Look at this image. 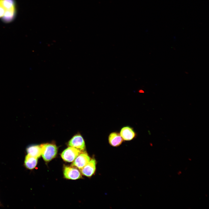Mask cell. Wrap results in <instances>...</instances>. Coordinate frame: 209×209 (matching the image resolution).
Segmentation results:
<instances>
[{
  "instance_id": "6da1fadb",
  "label": "cell",
  "mask_w": 209,
  "mask_h": 209,
  "mask_svg": "<svg viewBox=\"0 0 209 209\" xmlns=\"http://www.w3.org/2000/svg\"><path fill=\"white\" fill-rule=\"evenodd\" d=\"M41 155L45 161H49L55 157L57 150L55 145L46 143L41 145Z\"/></svg>"
},
{
  "instance_id": "7a4b0ae2",
  "label": "cell",
  "mask_w": 209,
  "mask_h": 209,
  "mask_svg": "<svg viewBox=\"0 0 209 209\" xmlns=\"http://www.w3.org/2000/svg\"><path fill=\"white\" fill-rule=\"evenodd\" d=\"M80 151L76 148L69 147L63 151L61 156L65 161L69 162H72L81 153Z\"/></svg>"
},
{
  "instance_id": "3957f363",
  "label": "cell",
  "mask_w": 209,
  "mask_h": 209,
  "mask_svg": "<svg viewBox=\"0 0 209 209\" xmlns=\"http://www.w3.org/2000/svg\"><path fill=\"white\" fill-rule=\"evenodd\" d=\"M90 160V157L87 153H81L74 160L71 166L77 167L80 170L85 166Z\"/></svg>"
},
{
  "instance_id": "277c9868",
  "label": "cell",
  "mask_w": 209,
  "mask_h": 209,
  "mask_svg": "<svg viewBox=\"0 0 209 209\" xmlns=\"http://www.w3.org/2000/svg\"><path fill=\"white\" fill-rule=\"evenodd\" d=\"M64 174L65 178L68 179L75 180L81 177L79 170L71 167L65 166L64 167Z\"/></svg>"
},
{
  "instance_id": "5b68a950",
  "label": "cell",
  "mask_w": 209,
  "mask_h": 209,
  "mask_svg": "<svg viewBox=\"0 0 209 209\" xmlns=\"http://www.w3.org/2000/svg\"><path fill=\"white\" fill-rule=\"evenodd\" d=\"M69 145L80 151L84 150L85 147L84 140L82 137L79 134L74 136L69 142Z\"/></svg>"
},
{
  "instance_id": "8992f818",
  "label": "cell",
  "mask_w": 209,
  "mask_h": 209,
  "mask_svg": "<svg viewBox=\"0 0 209 209\" xmlns=\"http://www.w3.org/2000/svg\"><path fill=\"white\" fill-rule=\"evenodd\" d=\"M96 161L92 159L82 168L80 169L81 173L87 176H91L94 173L96 169Z\"/></svg>"
},
{
  "instance_id": "52a82bcc",
  "label": "cell",
  "mask_w": 209,
  "mask_h": 209,
  "mask_svg": "<svg viewBox=\"0 0 209 209\" xmlns=\"http://www.w3.org/2000/svg\"><path fill=\"white\" fill-rule=\"evenodd\" d=\"M120 134L123 139L126 141L133 139L136 135L133 129L129 126L122 128L120 131Z\"/></svg>"
},
{
  "instance_id": "ba28073f",
  "label": "cell",
  "mask_w": 209,
  "mask_h": 209,
  "mask_svg": "<svg viewBox=\"0 0 209 209\" xmlns=\"http://www.w3.org/2000/svg\"><path fill=\"white\" fill-rule=\"evenodd\" d=\"M108 140L111 145L113 147H117L122 144L123 139L120 134L113 132L109 134Z\"/></svg>"
},
{
  "instance_id": "9c48e42d",
  "label": "cell",
  "mask_w": 209,
  "mask_h": 209,
  "mask_svg": "<svg viewBox=\"0 0 209 209\" xmlns=\"http://www.w3.org/2000/svg\"><path fill=\"white\" fill-rule=\"evenodd\" d=\"M26 151L28 154L36 158H38L41 155V147L39 145H32L27 147Z\"/></svg>"
},
{
  "instance_id": "30bf717a",
  "label": "cell",
  "mask_w": 209,
  "mask_h": 209,
  "mask_svg": "<svg viewBox=\"0 0 209 209\" xmlns=\"http://www.w3.org/2000/svg\"><path fill=\"white\" fill-rule=\"evenodd\" d=\"M37 162V158L27 154L25 157L24 164L26 168L31 170L35 167Z\"/></svg>"
},
{
  "instance_id": "8fae6325",
  "label": "cell",
  "mask_w": 209,
  "mask_h": 209,
  "mask_svg": "<svg viewBox=\"0 0 209 209\" xmlns=\"http://www.w3.org/2000/svg\"><path fill=\"white\" fill-rule=\"evenodd\" d=\"M15 15V8L6 10L2 17V19L6 22H9L12 21Z\"/></svg>"
},
{
  "instance_id": "7c38bea8",
  "label": "cell",
  "mask_w": 209,
  "mask_h": 209,
  "mask_svg": "<svg viewBox=\"0 0 209 209\" xmlns=\"http://www.w3.org/2000/svg\"><path fill=\"white\" fill-rule=\"evenodd\" d=\"M0 5L6 10L14 8V0H1Z\"/></svg>"
},
{
  "instance_id": "4fadbf2b",
  "label": "cell",
  "mask_w": 209,
  "mask_h": 209,
  "mask_svg": "<svg viewBox=\"0 0 209 209\" xmlns=\"http://www.w3.org/2000/svg\"><path fill=\"white\" fill-rule=\"evenodd\" d=\"M6 10L0 5V18L3 16Z\"/></svg>"
},
{
  "instance_id": "5bb4252c",
  "label": "cell",
  "mask_w": 209,
  "mask_h": 209,
  "mask_svg": "<svg viewBox=\"0 0 209 209\" xmlns=\"http://www.w3.org/2000/svg\"><path fill=\"white\" fill-rule=\"evenodd\" d=\"M0 1H1V0H0Z\"/></svg>"
}]
</instances>
